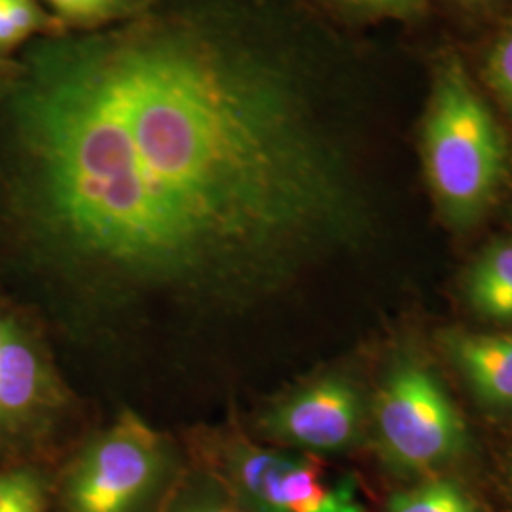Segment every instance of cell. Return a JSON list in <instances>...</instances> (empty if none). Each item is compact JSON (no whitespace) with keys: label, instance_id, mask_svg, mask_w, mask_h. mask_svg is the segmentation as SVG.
Instances as JSON below:
<instances>
[{"label":"cell","instance_id":"cell-1","mask_svg":"<svg viewBox=\"0 0 512 512\" xmlns=\"http://www.w3.org/2000/svg\"><path fill=\"white\" fill-rule=\"evenodd\" d=\"M10 109L38 232L112 291H255L361 230L306 78L217 14L44 42Z\"/></svg>","mask_w":512,"mask_h":512},{"label":"cell","instance_id":"cell-2","mask_svg":"<svg viewBox=\"0 0 512 512\" xmlns=\"http://www.w3.org/2000/svg\"><path fill=\"white\" fill-rule=\"evenodd\" d=\"M423 165L440 213L469 226L494 202L507 169V147L492 110L458 55L435 71L423 122Z\"/></svg>","mask_w":512,"mask_h":512},{"label":"cell","instance_id":"cell-3","mask_svg":"<svg viewBox=\"0 0 512 512\" xmlns=\"http://www.w3.org/2000/svg\"><path fill=\"white\" fill-rule=\"evenodd\" d=\"M164 437L126 410L93 437L59 484L63 512H162L175 484Z\"/></svg>","mask_w":512,"mask_h":512},{"label":"cell","instance_id":"cell-4","mask_svg":"<svg viewBox=\"0 0 512 512\" xmlns=\"http://www.w3.org/2000/svg\"><path fill=\"white\" fill-rule=\"evenodd\" d=\"M378 444L401 471H435L463 454L467 425L439 380L420 363L395 366L374 403Z\"/></svg>","mask_w":512,"mask_h":512},{"label":"cell","instance_id":"cell-5","mask_svg":"<svg viewBox=\"0 0 512 512\" xmlns=\"http://www.w3.org/2000/svg\"><path fill=\"white\" fill-rule=\"evenodd\" d=\"M245 512H366L355 482L315 459L243 439L220 446L207 469Z\"/></svg>","mask_w":512,"mask_h":512},{"label":"cell","instance_id":"cell-6","mask_svg":"<svg viewBox=\"0 0 512 512\" xmlns=\"http://www.w3.org/2000/svg\"><path fill=\"white\" fill-rule=\"evenodd\" d=\"M363 421V397L346 376H325L275 404L262 431L310 452H344L355 444Z\"/></svg>","mask_w":512,"mask_h":512},{"label":"cell","instance_id":"cell-7","mask_svg":"<svg viewBox=\"0 0 512 512\" xmlns=\"http://www.w3.org/2000/svg\"><path fill=\"white\" fill-rule=\"evenodd\" d=\"M54 374L37 342L12 319L0 346V425H21L54 406Z\"/></svg>","mask_w":512,"mask_h":512},{"label":"cell","instance_id":"cell-8","mask_svg":"<svg viewBox=\"0 0 512 512\" xmlns=\"http://www.w3.org/2000/svg\"><path fill=\"white\" fill-rule=\"evenodd\" d=\"M440 342L480 403L512 410V334L448 330Z\"/></svg>","mask_w":512,"mask_h":512},{"label":"cell","instance_id":"cell-9","mask_svg":"<svg viewBox=\"0 0 512 512\" xmlns=\"http://www.w3.org/2000/svg\"><path fill=\"white\" fill-rule=\"evenodd\" d=\"M473 310L497 323H512V241H497L476 258L467 275Z\"/></svg>","mask_w":512,"mask_h":512},{"label":"cell","instance_id":"cell-10","mask_svg":"<svg viewBox=\"0 0 512 512\" xmlns=\"http://www.w3.org/2000/svg\"><path fill=\"white\" fill-rule=\"evenodd\" d=\"M385 512H480L475 501L446 478H431L418 486L393 494Z\"/></svg>","mask_w":512,"mask_h":512},{"label":"cell","instance_id":"cell-11","mask_svg":"<svg viewBox=\"0 0 512 512\" xmlns=\"http://www.w3.org/2000/svg\"><path fill=\"white\" fill-rule=\"evenodd\" d=\"M162 512H245L209 471L179 480Z\"/></svg>","mask_w":512,"mask_h":512},{"label":"cell","instance_id":"cell-12","mask_svg":"<svg viewBox=\"0 0 512 512\" xmlns=\"http://www.w3.org/2000/svg\"><path fill=\"white\" fill-rule=\"evenodd\" d=\"M0 512H48V497L40 476L25 469L4 475Z\"/></svg>","mask_w":512,"mask_h":512},{"label":"cell","instance_id":"cell-13","mask_svg":"<svg viewBox=\"0 0 512 512\" xmlns=\"http://www.w3.org/2000/svg\"><path fill=\"white\" fill-rule=\"evenodd\" d=\"M42 19L44 16L33 0H4L0 8V50L31 37Z\"/></svg>","mask_w":512,"mask_h":512},{"label":"cell","instance_id":"cell-14","mask_svg":"<svg viewBox=\"0 0 512 512\" xmlns=\"http://www.w3.org/2000/svg\"><path fill=\"white\" fill-rule=\"evenodd\" d=\"M486 78L501 101L512 110V25L497 38L488 54Z\"/></svg>","mask_w":512,"mask_h":512},{"label":"cell","instance_id":"cell-15","mask_svg":"<svg viewBox=\"0 0 512 512\" xmlns=\"http://www.w3.org/2000/svg\"><path fill=\"white\" fill-rule=\"evenodd\" d=\"M61 18L76 23H92L107 18L120 0H46Z\"/></svg>","mask_w":512,"mask_h":512},{"label":"cell","instance_id":"cell-16","mask_svg":"<svg viewBox=\"0 0 512 512\" xmlns=\"http://www.w3.org/2000/svg\"><path fill=\"white\" fill-rule=\"evenodd\" d=\"M342 2L363 12L408 18L420 12L425 0H342Z\"/></svg>","mask_w":512,"mask_h":512},{"label":"cell","instance_id":"cell-17","mask_svg":"<svg viewBox=\"0 0 512 512\" xmlns=\"http://www.w3.org/2000/svg\"><path fill=\"white\" fill-rule=\"evenodd\" d=\"M10 323H12L10 317H2V315H0V346H2V342H4V336H6V332H8Z\"/></svg>","mask_w":512,"mask_h":512},{"label":"cell","instance_id":"cell-18","mask_svg":"<svg viewBox=\"0 0 512 512\" xmlns=\"http://www.w3.org/2000/svg\"><path fill=\"white\" fill-rule=\"evenodd\" d=\"M463 4H476V2H482V0H461Z\"/></svg>","mask_w":512,"mask_h":512},{"label":"cell","instance_id":"cell-19","mask_svg":"<svg viewBox=\"0 0 512 512\" xmlns=\"http://www.w3.org/2000/svg\"><path fill=\"white\" fill-rule=\"evenodd\" d=\"M2 478H4V476H0V492H2Z\"/></svg>","mask_w":512,"mask_h":512},{"label":"cell","instance_id":"cell-20","mask_svg":"<svg viewBox=\"0 0 512 512\" xmlns=\"http://www.w3.org/2000/svg\"><path fill=\"white\" fill-rule=\"evenodd\" d=\"M2 2H4V0H0V8H2Z\"/></svg>","mask_w":512,"mask_h":512}]
</instances>
